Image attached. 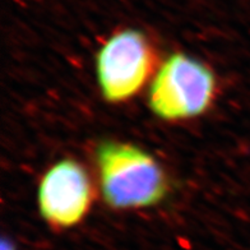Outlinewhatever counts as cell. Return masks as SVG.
I'll list each match as a JSON object with an SVG mask.
<instances>
[{"label": "cell", "mask_w": 250, "mask_h": 250, "mask_svg": "<svg viewBox=\"0 0 250 250\" xmlns=\"http://www.w3.org/2000/svg\"><path fill=\"white\" fill-rule=\"evenodd\" d=\"M216 95V78L206 64L187 54H172L152 79L148 104L155 115L178 122L201 115Z\"/></svg>", "instance_id": "7a4b0ae2"}, {"label": "cell", "mask_w": 250, "mask_h": 250, "mask_svg": "<svg viewBox=\"0 0 250 250\" xmlns=\"http://www.w3.org/2000/svg\"><path fill=\"white\" fill-rule=\"evenodd\" d=\"M95 157L102 197L111 208L152 207L167 195L168 181L164 168L137 146L102 142Z\"/></svg>", "instance_id": "6da1fadb"}, {"label": "cell", "mask_w": 250, "mask_h": 250, "mask_svg": "<svg viewBox=\"0 0 250 250\" xmlns=\"http://www.w3.org/2000/svg\"><path fill=\"white\" fill-rule=\"evenodd\" d=\"M93 187L86 168L76 160H62L43 174L37 191L40 213L58 229L76 226L88 213Z\"/></svg>", "instance_id": "277c9868"}, {"label": "cell", "mask_w": 250, "mask_h": 250, "mask_svg": "<svg viewBox=\"0 0 250 250\" xmlns=\"http://www.w3.org/2000/svg\"><path fill=\"white\" fill-rule=\"evenodd\" d=\"M0 250H16V245H14V243L10 239L3 237L1 245H0Z\"/></svg>", "instance_id": "5b68a950"}, {"label": "cell", "mask_w": 250, "mask_h": 250, "mask_svg": "<svg viewBox=\"0 0 250 250\" xmlns=\"http://www.w3.org/2000/svg\"><path fill=\"white\" fill-rule=\"evenodd\" d=\"M157 54L145 33L135 28L118 31L96 55V76L102 97L118 104L132 99L156 74Z\"/></svg>", "instance_id": "3957f363"}]
</instances>
